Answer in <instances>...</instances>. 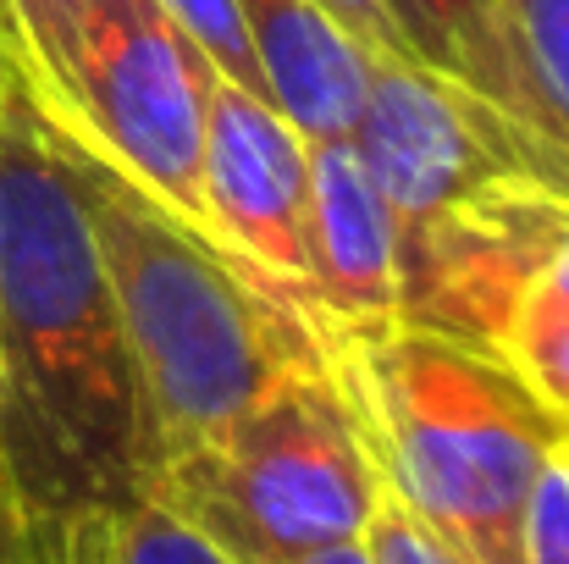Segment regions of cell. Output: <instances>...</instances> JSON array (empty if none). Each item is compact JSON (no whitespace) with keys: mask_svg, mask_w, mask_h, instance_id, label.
I'll list each match as a JSON object with an SVG mask.
<instances>
[{"mask_svg":"<svg viewBox=\"0 0 569 564\" xmlns=\"http://www.w3.org/2000/svg\"><path fill=\"white\" fill-rule=\"evenodd\" d=\"M156 443L67 150L0 61V493L33 564L150 498Z\"/></svg>","mask_w":569,"mask_h":564,"instance_id":"1","label":"cell"},{"mask_svg":"<svg viewBox=\"0 0 569 564\" xmlns=\"http://www.w3.org/2000/svg\"><path fill=\"white\" fill-rule=\"evenodd\" d=\"M117 299L139 372L156 471L161 459L232 426L282 376L327 366V349L204 232L178 221L94 139L50 122ZM156 487V482H150Z\"/></svg>","mask_w":569,"mask_h":564,"instance_id":"2","label":"cell"},{"mask_svg":"<svg viewBox=\"0 0 569 564\" xmlns=\"http://www.w3.org/2000/svg\"><path fill=\"white\" fill-rule=\"evenodd\" d=\"M381 487L465 564H520L537 465L569 426L492 349L387 327L327 349Z\"/></svg>","mask_w":569,"mask_h":564,"instance_id":"3","label":"cell"},{"mask_svg":"<svg viewBox=\"0 0 569 564\" xmlns=\"http://www.w3.org/2000/svg\"><path fill=\"white\" fill-rule=\"evenodd\" d=\"M150 498L232 564H288L366 537L381 476L332 366H305L216 437L161 459Z\"/></svg>","mask_w":569,"mask_h":564,"instance_id":"4","label":"cell"},{"mask_svg":"<svg viewBox=\"0 0 569 564\" xmlns=\"http://www.w3.org/2000/svg\"><path fill=\"white\" fill-rule=\"evenodd\" d=\"M44 117L94 139L178 221L227 249L204 205V139L189 39L172 28L161 0H89L67 56V100Z\"/></svg>","mask_w":569,"mask_h":564,"instance_id":"5","label":"cell"},{"mask_svg":"<svg viewBox=\"0 0 569 564\" xmlns=\"http://www.w3.org/2000/svg\"><path fill=\"white\" fill-rule=\"evenodd\" d=\"M204 139V205L238 266L327 349L310 271V145L260 95L221 78L189 44Z\"/></svg>","mask_w":569,"mask_h":564,"instance_id":"6","label":"cell"},{"mask_svg":"<svg viewBox=\"0 0 569 564\" xmlns=\"http://www.w3.org/2000/svg\"><path fill=\"white\" fill-rule=\"evenodd\" d=\"M349 139L387 199L398 255L481 184L520 172L503 156L492 111L415 56L366 61V95Z\"/></svg>","mask_w":569,"mask_h":564,"instance_id":"7","label":"cell"},{"mask_svg":"<svg viewBox=\"0 0 569 564\" xmlns=\"http://www.w3.org/2000/svg\"><path fill=\"white\" fill-rule=\"evenodd\" d=\"M465 89L492 111L503 156L569 199V0H492Z\"/></svg>","mask_w":569,"mask_h":564,"instance_id":"8","label":"cell"},{"mask_svg":"<svg viewBox=\"0 0 569 564\" xmlns=\"http://www.w3.org/2000/svg\"><path fill=\"white\" fill-rule=\"evenodd\" d=\"M310 145V271L327 349L398 327V238L355 139Z\"/></svg>","mask_w":569,"mask_h":564,"instance_id":"9","label":"cell"},{"mask_svg":"<svg viewBox=\"0 0 569 564\" xmlns=\"http://www.w3.org/2000/svg\"><path fill=\"white\" fill-rule=\"evenodd\" d=\"M254 44L266 100L305 139H349L371 50L355 44L321 0H232Z\"/></svg>","mask_w":569,"mask_h":564,"instance_id":"10","label":"cell"},{"mask_svg":"<svg viewBox=\"0 0 569 564\" xmlns=\"http://www.w3.org/2000/svg\"><path fill=\"white\" fill-rule=\"evenodd\" d=\"M44 564H232L216 543H204L189 521H178L161 498L122 504L111 515L83 521L56 543Z\"/></svg>","mask_w":569,"mask_h":564,"instance_id":"11","label":"cell"},{"mask_svg":"<svg viewBox=\"0 0 569 564\" xmlns=\"http://www.w3.org/2000/svg\"><path fill=\"white\" fill-rule=\"evenodd\" d=\"M89 0H0V56L39 111L67 100V56Z\"/></svg>","mask_w":569,"mask_h":564,"instance_id":"12","label":"cell"},{"mask_svg":"<svg viewBox=\"0 0 569 564\" xmlns=\"http://www.w3.org/2000/svg\"><path fill=\"white\" fill-rule=\"evenodd\" d=\"M498 360L520 376L548 415L569 426V305L542 294H520L509 310V327L498 338Z\"/></svg>","mask_w":569,"mask_h":564,"instance_id":"13","label":"cell"},{"mask_svg":"<svg viewBox=\"0 0 569 564\" xmlns=\"http://www.w3.org/2000/svg\"><path fill=\"white\" fill-rule=\"evenodd\" d=\"M387 11H392L409 56L465 89L470 44L481 33V6L476 0H387Z\"/></svg>","mask_w":569,"mask_h":564,"instance_id":"14","label":"cell"},{"mask_svg":"<svg viewBox=\"0 0 569 564\" xmlns=\"http://www.w3.org/2000/svg\"><path fill=\"white\" fill-rule=\"evenodd\" d=\"M161 11L172 17V28L189 39L221 78H232L238 89H249V95L266 100V78H260L254 44H249L243 17H238L232 0H161Z\"/></svg>","mask_w":569,"mask_h":564,"instance_id":"15","label":"cell"},{"mask_svg":"<svg viewBox=\"0 0 569 564\" xmlns=\"http://www.w3.org/2000/svg\"><path fill=\"white\" fill-rule=\"evenodd\" d=\"M520 564H569V432L537 465L520 521Z\"/></svg>","mask_w":569,"mask_h":564,"instance_id":"16","label":"cell"},{"mask_svg":"<svg viewBox=\"0 0 569 564\" xmlns=\"http://www.w3.org/2000/svg\"><path fill=\"white\" fill-rule=\"evenodd\" d=\"M366 548H371V564H465L431 526H420L387 487H381L371 526H366Z\"/></svg>","mask_w":569,"mask_h":564,"instance_id":"17","label":"cell"},{"mask_svg":"<svg viewBox=\"0 0 569 564\" xmlns=\"http://www.w3.org/2000/svg\"><path fill=\"white\" fill-rule=\"evenodd\" d=\"M321 6H327V17H332L355 44H366L371 56H409V44H403V33H398L387 0H321Z\"/></svg>","mask_w":569,"mask_h":564,"instance_id":"18","label":"cell"},{"mask_svg":"<svg viewBox=\"0 0 569 564\" xmlns=\"http://www.w3.org/2000/svg\"><path fill=\"white\" fill-rule=\"evenodd\" d=\"M288 564H371V548L366 537H349V543H332V548H316V554H299Z\"/></svg>","mask_w":569,"mask_h":564,"instance_id":"19","label":"cell"},{"mask_svg":"<svg viewBox=\"0 0 569 564\" xmlns=\"http://www.w3.org/2000/svg\"><path fill=\"white\" fill-rule=\"evenodd\" d=\"M0 564H33L28 537H22V526H17L11 515H0Z\"/></svg>","mask_w":569,"mask_h":564,"instance_id":"20","label":"cell"},{"mask_svg":"<svg viewBox=\"0 0 569 564\" xmlns=\"http://www.w3.org/2000/svg\"><path fill=\"white\" fill-rule=\"evenodd\" d=\"M0 515H11V509H6V493H0Z\"/></svg>","mask_w":569,"mask_h":564,"instance_id":"21","label":"cell"},{"mask_svg":"<svg viewBox=\"0 0 569 564\" xmlns=\"http://www.w3.org/2000/svg\"><path fill=\"white\" fill-rule=\"evenodd\" d=\"M476 6H492V0H476Z\"/></svg>","mask_w":569,"mask_h":564,"instance_id":"22","label":"cell"},{"mask_svg":"<svg viewBox=\"0 0 569 564\" xmlns=\"http://www.w3.org/2000/svg\"><path fill=\"white\" fill-rule=\"evenodd\" d=\"M0 61H6V56H0Z\"/></svg>","mask_w":569,"mask_h":564,"instance_id":"23","label":"cell"}]
</instances>
